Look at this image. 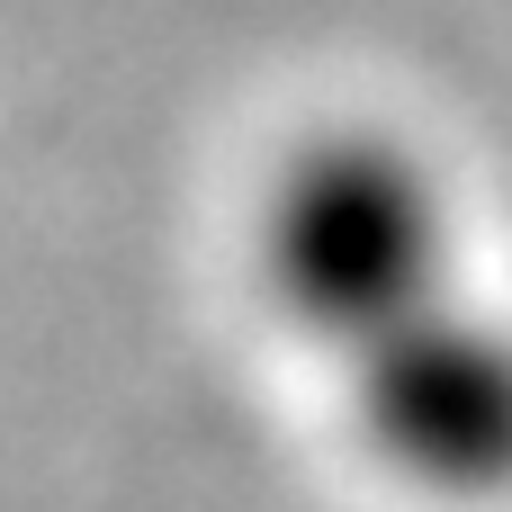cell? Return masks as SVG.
<instances>
[{
  "mask_svg": "<svg viewBox=\"0 0 512 512\" xmlns=\"http://www.w3.org/2000/svg\"><path fill=\"white\" fill-rule=\"evenodd\" d=\"M261 297L342 378L360 450L423 504H512V324L477 306L450 189L396 135H315L279 162Z\"/></svg>",
  "mask_w": 512,
  "mask_h": 512,
  "instance_id": "6da1fadb",
  "label": "cell"
}]
</instances>
